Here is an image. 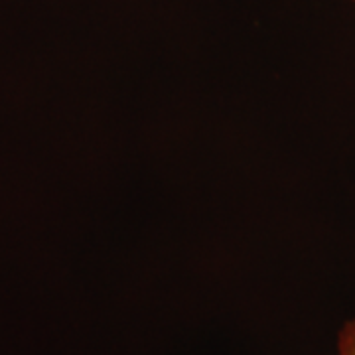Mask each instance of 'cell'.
I'll use <instances>...</instances> for the list:
<instances>
[{
  "mask_svg": "<svg viewBox=\"0 0 355 355\" xmlns=\"http://www.w3.org/2000/svg\"><path fill=\"white\" fill-rule=\"evenodd\" d=\"M349 2H354V4H355V0H349Z\"/></svg>",
  "mask_w": 355,
  "mask_h": 355,
  "instance_id": "obj_2",
  "label": "cell"
},
{
  "mask_svg": "<svg viewBox=\"0 0 355 355\" xmlns=\"http://www.w3.org/2000/svg\"><path fill=\"white\" fill-rule=\"evenodd\" d=\"M338 355H355V320H349L340 331Z\"/></svg>",
  "mask_w": 355,
  "mask_h": 355,
  "instance_id": "obj_1",
  "label": "cell"
}]
</instances>
